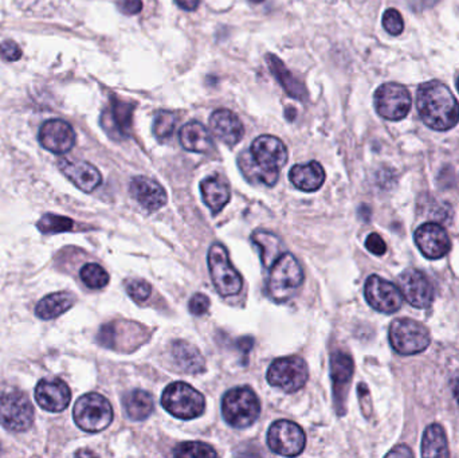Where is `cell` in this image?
Instances as JSON below:
<instances>
[{"mask_svg": "<svg viewBox=\"0 0 459 458\" xmlns=\"http://www.w3.org/2000/svg\"><path fill=\"white\" fill-rule=\"evenodd\" d=\"M176 4L179 6L181 10L185 11H195L199 7L200 0H175Z\"/></svg>", "mask_w": 459, "mask_h": 458, "instance_id": "44", "label": "cell"}, {"mask_svg": "<svg viewBox=\"0 0 459 458\" xmlns=\"http://www.w3.org/2000/svg\"><path fill=\"white\" fill-rule=\"evenodd\" d=\"M417 108L422 121L431 129L446 132L459 122V104L440 81H427L417 90Z\"/></svg>", "mask_w": 459, "mask_h": 458, "instance_id": "2", "label": "cell"}, {"mask_svg": "<svg viewBox=\"0 0 459 458\" xmlns=\"http://www.w3.org/2000/svg\"><path fill=\"white\" fill-rule=\"evenodd\" d=\"M365 247L368 252H371L375 256H383L387 252V245L380 237L379 234L372 233L365 239Z\"/></svg>", "mask_w": 459, "mask_h": 458, "instance_id": "40", "label": "cell"}, {"mask_svg": "<svg viewBox=\"0 0 459 458\" xmlns=\"http://www.w3.org/2000/svg\"><path fill=\"white\" fill-rule=\"evenodd\" d=\"M40 145L56 155H63L76 144V132L73 126L60 119H51L42 124L38 135Z\"/></svg>", "mask_w": 459, "mask_h": 458, "instance_id": "15", "label": "cell"}, {"mask_svg": "<svg viewBox=\"0 0 459 458\" xmlns=\"http://www.w3.org/2000/svg\"><path fill=\"white\" fill-rule=\"evenodd\" d=\"M287 161V148L282 140L262 135L253 141L250 151L238 158L240 171L251 183L274 186L280 178V170Z\"/></svg>", "mask_w": 459, "mask_h": 458, "instance_id": "1", "label": "cell"}, {"mask_svg": "<svg viewBox=\"0 0 459 458\" xmlns=\"http://www.w3.org/2000/svg\"><path fill=\"white\" fill-rule=\"evenodd\" d=\"M289 179L296 188L306 193H313L321 188L325 181V171L319 161L306 164H296L289 172Z\"/></svg>", "mask_w": 459, "mask_h": 458, "instance_id": "24", "label": "cell"}, {"mask_svg": "<svg viewBox=\"0 0 459 458\" xmlns=\"http://www.w3.org/2000/svg\"><path fill=\"white\" fill-rule=\"evenodd\" d=\"M0 453H1V446H0Z\"/></svg>", "mask_w": 459, "mask_h": 458, "instance_id": "49", "label": "cell"}, {"mask_svg": "<svg viewBox=\"0 0 459 458\" xmlns=\"http://www.w3.org/2000/svg\"><path fill=\"white\" fill-rule=\"evenodd\" d=\"M451 390H453L454 398L457 399V402L459 403V375L457 377V378L453 380V384H451Z\"/></svg>", "mask_w": 459, "mask_h": 458, "instance_id": "45", "label": "cell"}, {"mask_svg": "<svg viewBox=\"0 0 459 458\" xmlns=\"http://www.w3.org/2000/svg\"><path fill=\"white\" fill-rule=\"evenodd\" d=\"M201 198L212 214H218L230 202V187L227 181L220 177H208L200 181Z\"/></svg>", "mask_w": 459, "mask_h": 458, "instance_id": "26", "label": "cell"}, {"mask_svg": "<svg viewBox=\"0 0 459 458\" xmlns=\"http://www.w3.org/2000/svg\"><path fill=\"white\" fill-rule=\"evenodd\" d=\"M179 140L181 147L190 152L208 154L214 148V141L208 129L199 121L184 124L180 128Z\"/></svg>", "mask_w": 459, "mask_h": 458, "instance_id": "23", "label": "cell"}, {"mask_svg": "<svg viewBox=\"0 0 459 458\" xmlns=\"http://www.w3.org/2000/svg\"><path fill=\"white\" fill-rule=\"evenodd\" d=\"M250 1H251V3H256V4H260L263 0H250Z\"/></svg>", "mask_w": 459, "mask_h": 458, "instance_id": "47", "label": "cell"}, {"mask_svg": "<svg viewBox=\"0 0 459 458\" xmlns=\"http://www.w3.org/2000/svg\"><path fill=\"white\" fill-rule=\"evenodd\" d=\"M210 128L220 141L230 147L237 145L244 136L243 122L228 109L215 111L210 117Z\"/></svg>", "mask_w": 459, "mask_h": 458, "instance_id": "21", "label": "cell"}, {"mask_svg": "<svg viewBox=\"0 0 459 458\" xmlns=\"http://www.w3.org/2000/svg\"><path fill=\"white\" fill-rule=\"evenodd\" d=\"M391 347L400 355H417L428 348L431 338L428 329L415 320L392 321L388 332Z\"/></svg>", "mask_w": 459, "mask_h": 458, "instance_id": "7", "label": "cell"}, {"mask_svg": "<svg viewBox=\"0 0 459 458\" xmlns=\"http://www.w3.org/2000/svg\"><path fill=\"white\" fill-rule=\"evenodd\" d=\"M133 105L125 101H110V108H108L102 115V126L115 139L128 138L132 129Z\"/></svg>", "mask_w": 459, "mask_h": 458, "instance_id": "20", "label": "cell"}, {"mask_svg": "<svg viewBox=\"0 0 459 458\" xmlns=\"http://www.w3.org/2000/svg\"><path fill=\"white\" fill-rule=\"evenodd\" d=\"M303 279L305 276L299 259L292 253H282L273 263L267 279L269 297L276 302H285L294 297Z\"/></svg>", "mask_w": 459, "mask_h": 458, "instance_id": "3", "label": "cell"}, {"mask_svg": "<svg viewBox=\"0 0 459 458\" xmlns=\"http://www.w3.org/2000/svg\"><path fill=\"white\" fill-rule=\"evenodd\" d=\"M116 3L124 15H137L142 11L141 0H116Z\"/></svg>", "mask_w": 459, "mask_h": 458, "instance_id": "41", "label": "cell"}, {"mask_svg": "<svg viewBox=\"0 0 459 458\" xmlns=\"http://www.w3.org/2000/svg\"><path fill=\"white\" fill-rule=\"evenodd\" d=\"M286 117H287L289 121H293V120L296 119V111L289 106L287 111H286Z\"/></svg>", "mask_w": 459, "mask_h": 458, "instance_id": "46", "label": "cell"}, {"mask_svg": "<svg viewBox=\"0 0 459 458\" xmlns=\"http://www.w3.org/2000/svg\"><path fill=\"white\" fill-rule=\"evenodd\" d=\"M126 292L136 302H144L145 300L149 299L152 293V288L144 279H133L128 284Z\"/></svg>", "mask_w": 459, "mask_h": 458, "instance_id": "37", "label": "cell"}, {"mask_svg": "<svg viewBox=\"0 0 459 458\" xmlns=\"http://www.w3.org/2000/svg\"><path fill=\"white\" fill-rule=\"evenodd\" d=\"M415 243L420 253L430 259L444 257L451 249V240L438 223H424L415 231Z\"/></svg>", "mask_w": 459, "mask_h": 458, "instance_id": "16", "label": "cell"}, {"mask_svg": "<svg viewBox=\"0 0 459 458\" xmlns=\"http://www.w3.org/2000/svg\"><path fill=\"white\" fill-rule=\"evenodd\" d=\"M266 62L270 69V72L274 74V77L280 82L283 90L296 100L305 101L308 99V90L305 85L297 80L290 70L285 66V63L274 54H267Z\"/></svg>", "mask_w": 459, "mask_h": 458, "instance_id": "27", "label": "cell"}, {"mask_svg": "<svg viewBox=\"0 0 459 458\" xmlns=\"http://www.w3.org/2000/svg\"><path fill=\"white\" fill-rule=\"evenodd\" d=\"M188 308H190V312L192 315L201 316L210 308V299L206 295H203V293H197V295L192 296V299L190 300Z\"/></svg>", "mask_w": 459, "mask_h": 458, "instance_id": "39", "label": "cell"}, {"mask_svg": "<svg viewBox=\"0 0 459 458\" xmlns=\"http://www.w3.org/2000/svg\"><path fill=\"white\" fill-rule=\"evenodd\" d=\"M58 167L62 174L83 193H93L102 183L100 171L87 161L62 159Z\"/></svg>", "mask_w": 459, "mask_h": 458, "instance_id": "19", "label": "cell"}, {"mask_svg": "<svg viewBox=\"0 0 459 458\" xmlns=\"http://www.w3.org/2000/svg\"><path fill=\"white\" fill-rule=\"evenodd\" d=\"M457 89H458V92H459V79L458 80H457Z\"/></svg>", "mask_w": 459, "mask_h": 458, "instance_id": "48", "label": "cell"}, {"mask_svg": "<svg viewBox=\"0 0 459 458\" xmlns=\"http://www.w3.org/2000/svg\"><path fill=\"white\" fill-rule=\"evenodd\" d=\"M131 195L148 211H158L167 203V194L158 181L147 177H136L129 186Z\"/></svg>", "mask_w": 459, "mask_h": 458, "instance_id": "22", "label": "cell"}, {"mask_svg": "<svg viewBox=\"0 0 459 458\" xmlns=\"http://www.w3.org/2000/svg\"><path fill=\"white\" fill-rule=\"evenodd\" d=\"M35 400L43 410L60 413L69 406L72 391L60 378H44L35 387Z\"/></svg>", "mask_w": 459, "mask_h": 458, "instance_id": "18", "label": "cell"}, {"mask_svg": "<svg viewBox=\"0 0 459 458\" xmlns=\"http://www.w3.org/2000/svg\"><path fill=\"white\" fill-rule=\"evenodd\" d=\"M34 423V409L28 397L18 390L0 395V425L14 433L28 430Z\"/></svg>", "mask_w": 459, "mask_h": 458, "instance_id": "9", "label": "cell"}, {"mask_svg": "<svg viewBox=\"0 0 459 458\" xmlns=\"http://www.w3.org/2000/svg\"><path fill=\"white\" fill-rule=\"evenodd\" d=\"M208 269L211 279L220 296L231 297L242 291V277L238 270L231 265L228 259V252L222 243H214L210 247Z\"/></svg>", "mask_w": 459, "mask_h": 458, "instance_id": "8", "label": "cell"}, {"mask_svg": "<svg viewBox=\"0 0 459 458\" xmlns=\"http://www.w3.org/2000/svg\"><path fill=\"white\" fill-rule=\"evenodd\" d=\"M447 437L440 425H431L424 430L422 439V457H449Z\"/></svg>", "mask_w": 459, "mask_h": 458, "instance_id": "29", "label": "cell"}, {"mask_svg": "<svg viewBox=\"0 0 459 458\" xmlns=\"http://www.w3.org/2000/svg\"><path fill=\"white\" fill-rule=\"evenodd\" d=\"M73 417L76 425L87 433L105 430L113 420V409L109 400L97 393L82 395L74 404Z\"/></svg>", "mask_w": 459, "mask_h": 458, "instance_id": "6", "label": "cell"}, {"mask_svg": "<svg viewBox=\"0 0 459 458\" xmlns=\"http://www.w3.org/2000/svg\"><path fill=\"white\" fill-rule=\"evenodd\" d=\"M374 102L380 117L390 121H400L407 117L412 106L408 89L397 82H387L379 86L375 92Z\"/></svg>", "mask_w": 459, "mask_h": 458, "instance_id": "10", "label": "cell"}, {"mask_svg": "<svg viewBox=\"0 0 459 458\" xmlns=\"http://www.w3.org/2000/svg\"><path fill=\"white\" fill-rule=\"evenodd\" d=\"M80 275L83 284L90 289H102L109 284L108 272L99 263H86Z\"/></svg>", "mask_w": 459, "mask_h": 458, "instance_id": "33", "label": "cell"}, {"mask_svg": "<svg viewBox=\"0 0 459 458\" xmlns=\"http://www.w3.org/2000/svg\"><path fill=\"white\" fill-rule=\"evenodd\" d=\"M309 378L308 366L300 357L274 360L267 371V382L287 394L301 390Z\"/></svg>", "mask_w": 459, "mask_h": 458, "instance_id": "11", "label": "cell"}, {"mask_svg": "<svg viewBox=\"0 0 459 458\" xmlns=\"http://www.w3.org/2000/svg\"><path fill=\"white\" fill-rule=\"evenodd\" d=\"M171 355L180 371L185 374H200L206 371L204 358L201 357L199 350L184 340L172 343Z\"/></svg>", "mask_w": 459, "mask_h": 458, "instance_id": "25", "label": "cell"}, {"mask_svg": "<svg viewBox=\"0 0 459 458\" xmlns=\"http://www.w3.org/2000/svg\"><path fill=\"white\" fill-rule=\"evenodd\" d=\"M162 407L174 417L194 419L200 417L206 409L203 394L184 382H175L165 387L161 397Z\"/></svg>", "mask_w": 459, "mask_h": 458, "instance_id": "5", "label": "cell"}, {"mask_svg": "<svg viewBox=\"0 0 459 458\" xmlns=\"http://www.w3.org/2000/svg\"><path fill=\"white\" fill-rule=\"evenodd\" d=\"M0 57L7 62H17L22 58V49L15 40H3L0 43Z\"/></svg>", "mask_w": 459, "mask_h": 458, "instance_id": "38", "label": "cell"}, {"mask_svg": "<svg viewBox=\"0 0 459 458\" xmlns=\"http://www.w3.org/2000/svg\"><path fill=\"white\" fill-rule=\"evenodd\" d=\"M74 296L67 292H57L40 300L35 315L42 320L57 319L74 305Z\"/></svg>", "mask_w": 459, "mask_h": 458, "instance_id": "28", "label": "cell"}, {"mask_svg": "<svg viewBox=\"0 0 459 458\" xmlns=\"http://www.w3.org/2000/svg\"><path fill=\"white\" fill-rule=\"evenodd\" d=\"M176 115L169 111H160L155 116L153 121V133L155 136L162 141L169 139L174 135L176 126Z\"/></svg>", "mask_w": 459, "mask_h": 458, "instance_id": "35", "label": "cell"}, {"mask_svg": "<svg viewBox=\"0 0 459 458\" xmlns=\"http://www.w3.org/2000/svg\"><path fill=\"white\" fill-rule=\"evenodd\" d=\"M392 456H397V457H414V453L410 450L408 446L399 445V446H395L391 452L387 453V457H392Z\"/></svg>", "mask_w": 459, "mask_h": 458, "instance_id": "43", "label": "cell"}, {"mask_svg": "<svg viewBox=\"0 0 459 458\" xmlns=\"http://www.w3.org/2000/svg\"><path fill=\"white\" fill-rule=\"evenodd\" d=\"M222 414L230 426L246 429L260 417V399L250 387H234L222 399Z\"/></svg>", "mask_w": 459, "mask_h": 458, "instance_id": "4", "label": "cell"}, {"mask_svg": "<svg viewBox=\"0 0 459 458\" xmlns=\"http://www.w3.org/2000/svg\"><path fill=\"white\" fill-rule=\"evenodd\" d=\"M358 393H359L360 403H361V411L367 418H369L372 416V403H371L369 390L364 383H360Z\"/></svg>", "mask_w": 459, "mask_h": 458, "instance_id": "42", "label": "cell"}, {"mask_svg": "<svg viewBox=\"0 0 459 458\" xmlns=\"http://www.w3.org/2000/svg\"><path fill=\"white\" fill-rule=\"evenodd\" d=\"M122 402L128 417L133 420H144L153 411V398L148 391L144 390L129 391Z\"/></svg>", "mask_w": 459, "mask_h": 458, "instance_id": "30", "label": "cell"}, {"mask_svg": "<svg viewBox=\"0 0 459 458\" xmlns=\"http://www.w3.org/2000/svg\"><path fill=\"white\" fill-rule=\"evenodd\" d=\"M251 240L260 250V259L265 268H272L273 263L280 259L282 254L281 239L270 231L257 230L253 233Z\"/></svg>", "mask_w": 459, "mask_h": 458, "instance_id": "31", "label": "cell"}, {"mask_svg": "<svg viewBox=\"0 0 459 458\" xmlns=\"http://www.w3.org/2000/svg\"><path fill=\"white\" fill-rule=\"evenodd\" d=\"M267 445L278 456L296 457L303 452L306 437L297 423L280 419L276 420L267 432Z\"/></svg>", "mask_w": 459, "mask_h": 458, "instance_id": "12", "label": "cell"}, {"mask_svg": "<svg viewBox=\"0 0 459 458\" xmlns=\"http://www.w3.org/2000/svg\"><path fill=\"white\" fill-rule=\"evenodd\" d=\"M74 226V222L66 217H60L54 214H46L40 218L37 227L43 234H58L70 231Z\"/></svg>", "mask_w": 459, "mask_h": 458, "instance_id": "34", "label": "cell"}, {"mask_svg": "<svg viewBox=\"0 0 459 458\" xmlns=\"http://www.w3.org/2000/svg\"><path fill=\"white\" fill-rule=\"evenodd\" d=\"M364 296L367 302L378 312L391 315L399 311L403 304V296L399 286L381 279L376 275L369 276L365 281Z\"/></svg>", "mask_w": 459, "mask_h": 458, "instance_id": "13", "label": "cell"}, {"mask_svg": "<svg viewBox=\"0 0 459 458\" xmlns=\"http://www.w3.org/2000/svg\"><path fill=\"white\" fill-rule=\"evenodd\" d=\"M383 27L391 35H399L404 30V22L399 11L388 8L383 15Z\"/></svg>", "mask_w": 459, "mask_h": 458, "instance_id": "36", "label": "cell"}, {"mask_svg": "<svg viewBox=\"0 0 459 458\" xmlns=\"http://www.w3.org/2000/svg\"><path fill=\"white\" fill-rule=\"evenodd\" d=\"M400 292L403 299L418 309L428 308L434 301V288L423 272L407 269L399 276Z\"/></svg>", "mask_w": 459, "mask_h": 458, "instance_id": "14", "label": "cell"}, {"mask_svg": "<svg viewBox=\"0 0 459 458\" xmlns=\"http://www.w3.org/2000/svg\"><path fill=\"white\" fill-rule=\"evenodd\" d=\"M174 456L179 458H214L218 456V453L212 446L204 442L192 441L178 445L174 450Z\"/></svg>", "mask_w": 459, "mask_h": 458, "instance_id": "32", "label": "cell"}, {"mask_svg": "<svg viewBox=\"0 0 459 458\" xmlns=\"http://www.w3.org/2000/svg\"><path fill=\"white\" fill-rule=\"evenodd\" d=\"M353 377V360L351 355L335 351L331 357V378L333 382L335 403L340 416L345 413V400Z\"/></svg>", "mask_w": 459, "mask_h": 458, "instance_id": "17", "label": "cell"}]
</instances>
